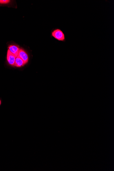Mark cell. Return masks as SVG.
Masks as SVG:
<instances>
[{"label":"cell","instance_id":"3957f363","mask_svg":"<svg viewBox=\"0 0 114 171\" xmlns=\"http://www.w3.org/2000/svg\"><path fill=\"white\" fill-rule=\"evenodd\" d=\"M18 56L24 61L25 64H26L28 62V55L24 50L20 48Z\"/></svg>","mask_w":114,"mask_h":171},{"label":"cell","instance_id":"6da1fadb","mask_svg":"<svg viewBox=\"0 0 114 171\" xmlns=\"http://www.w3.org/2000/svg\"><path fill=\"white\" fill-rule=\"evenodd\" d=\"M51 36L59 41L65 42L66 40L65 34L60 29L56 28L51 32Z\"/></svg>","mask_w":114,"mask_h":171},{"label":"cell","instance_id":"7a4b0ae2","mask_svg":"<svg viewBox=\"0 0 114 171\" xmlns=\"http://www.w3.org/2000/svg\"><path fill=\"white\" fill-rule=\"evenodd\" d=\"M16 57H17L12 54L9 50H8L7 53V60L10 65L14 66Z\"/></svg>","mask_w":114,"mask_h":171},{"label":"cell","instance_id":"277c9868","mask_svg":"<svg viewBox=\"0 0 114 171\" xmlns=\"http://www.w3.org/2000/svg\"><path fill=\"white\" fill-rule=\"evenodd\" d=\"M9 50L11 52V53L15 55L16 57H17L19 53L20 48L18 46L12 45L9 46Z\"/></svg>","mask_w":114,"mask_h":171},{"label":"cell","instance_id":"5b68a950","mask_svg":"<svg viewBox=\"0 0 114 171\" xmlns=\"http://www.w3.org/2000/svg\"><path fill=\"white\" fill-rule=\"evenodd\" d=\"M25 64L24 61H23L20 57L18 56L16 57L14 66L17 67H21L24 65Z\"/></svg>","mask_w":114,"mask_h":171},{"label":"cell","instance_id":"52a82bcc","mask_svg":"<svg viewBox=\"0 0 114 171\" xmlns=\"http://www.w3.org/2000/svg\"><path fill=\"white\" fill-rule=\"evenodd\" d=\"M2 104V101L1 99H0V106H1V105Z\"/></svg>","mask_w":114,"mask_h":171},{"label":"cell","instance_id":"8992f818","mask_svg":"<svg viewBox=\"0 0 114 171\" xmlns=\"http://www.w3.org/2000/svg\"><path fill=\"white\" fill-rule=\"evenodd\" d=\"M10 2L8 0H0V4H7Z\"/></svg>","mask_w":114,"mask_h":171}]
</instances>
